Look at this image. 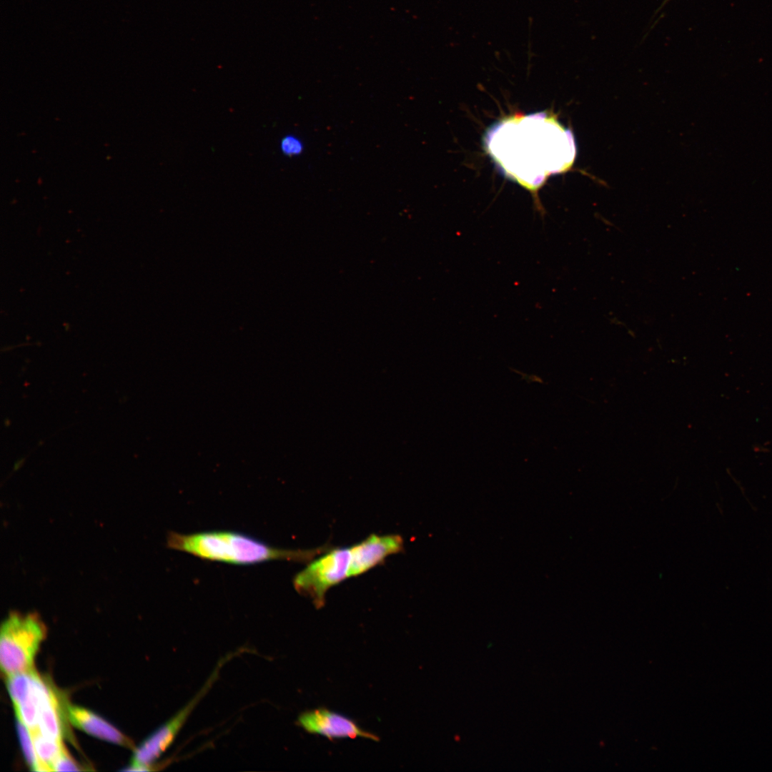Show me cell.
I'll return each mask as SVG.
<instances>
[{
  "mask_svg": "<svg viewBox=\"0 0 772 772\" xmlns=\"http://www.w3.org/2000/svg\"><path fill=\"white\" fill-rule=\"evenodd\" d=\"M486 142L503 171L534 194L548 175L568 169L576 153L571 132L543 112L503 121Z\"/></svg>",
  "mask_w": 772,
  "mask_h": 772,
  "instance_id": "6da1fadb",
  "label": "cell"
},
{
  "mask_svg": "<svg viewBox=\"0 0 772 772\" xmlns=\"http://www.w3.org/2000/svg\"><path fill=\"white\" fill-rule=\"evenodd\" d=\"M167 543L172 549L201 559L236 565L271 560L310 562L329 549L326 545L310 550L278 548L247 535L224 530L192 534L170 532Z\"/></svg>",
  "mask_w": 772,
  "mask_h": 772,
  "instance_id": "7a4b0ae2",
  "label": "cell"
},
{
  "mask_svg": "<svg viewBox=\"0 0 772 772\" xmlns=\"http://www.w3.org/2000/svg\"><path fill=\"white\" fill-rule=\"evenodd\" d=\"M46 628L34 613H11L0 632V666L5 676L34 670V658Z\"/></svg>",
  "mask_w": 772,
  "mask_h": 772,
  "instance_id": "3957f363",
  "label": "cell"
},
{
  "mask_svg": "<svg viewBox=\"0 0 772 772\" xmlns=\"http://www.w3.org/2000/svg\"><path fill=\"white\" fill-rule=\"evenodd\" d=\"M350 565V547L329 548L297 573L294 587L299 593L309 596L317 608H321L327 591L349 578Z\"/></svg>",
  "mask_w": 772,
  "mask_h": 772,
  "instance_id": "277c9868",
  "label": "cell"
},
{
  "mask_svg": "<svg viewBox=\"0 0 772 772\" xmlns=\"http://www.w3.org/2000/svg\"><path fill=\"white\" fill-rule=\"evenodd\" d=\"M231 658L229 654L221 659L203 687L189 702L134 750L132 765L139 766L146 771L150 770L152 764L173 743L189 714L217 680L221 667Z\"/></svg>",
  "mask_w": 772,
  "mask_h": 772,
  "instance_id": "5b68a950",
  "label": "cell"
},
{
  "mask_svg": "<svg viewBox=\"0 0 772 772\" xmlns=\"http://www.w3.org/2000/svg\"><path fill=\"white\" fill-rule=\"evenodd\" d=\"M404 549V540L398 534H371L350 547L349 578L357 577L382 564L390 555Z\"/></svg>",
  "mask_w": 772,
  "mask_h": 772,
  "instance_id": "8992f818",
  "label": "cell"
},
{
  "mask_svg": "<svg viewBox=\"0 0 772 772\" xmlns=\"http://www.w3.org/2000/svg\"><path fill=\"white\" fill-rule=\"evenodd\" d=\"M298 724L310 733H316L329 738L362 737L377 741L378 738L362 730L351 719L325 708H319L302 713Z\"/></svg>",
  "mask_w": 772,
  "mask_h": 772,
  "instance_id": "52a82bcc",
  "label": "cell"
},
{
  "mask_svg": "<svg viewBox=\"0 0 772 772\" xmlns=\"http://www.w3.org/2000/svg\"><path fill=\"white\" fill-rule=\"evenodd\" d=\"M66 715L69 722L85 733L110 743L132 748V741L106 720L82 707L66 704Z\"/></svg>",
  "mask_w": 772,
  "mask_h": 772,
  "instance_id": "ba28073f",
  "label": "cell"
},
{
  "mask_svg": "<svg viewBox=\"0 0 772 772\" xmlns=\"http://www.w3.org/2000/svg\"><path fill=\"white\" fill-rule=\"evenodd\" d=\"M39 693V730L44 736L62 741L64 729L59 701L52 688L39 676L37 679Z\"/></svg>",
  "mask_w": 772,
  "mask_h": 772,
  "instance_id": "9c48e42d",
  "label": "cell"
},
{
  "mask_svg": "<svg viewBox=\"0 0 772 772\" xmlns=\"http://www.w3.org/2000/svg\"><path fill=\"white\" fill-rule=\"evenodd\" d=\"M31 733L39 761L38 771H53V765L64 748L62 741L46 736L39 730Z\"/></svg>",
  "mask_w": 772,
  "mask_h": 772,
  "instance_id": "30bf717a",
  "label": "cell"
},
{
  "mask_svg": "<svg viewBox=\"0 0 772 772\" xmlns=\"http://www.w3.org/2000/svg\"><path fill=\"white\" fill-rule=\"evenodd\" d=\"M17 730L24 758L30 768L33 771H38L39 761L34 749L32 735L26 726L19 720H17Z\"/></svg>",
  "mask_w": 772,
  "mask_h": 772,
  "instance_id": "8fae6325",
  "label": "cell"
},
{
  "mask_svg": "<svg viewBox=\"0 0 772 772\" xmlns=\"http://www.w3.org/2000/svg\"><path fill=\"white\" fill-rule=\"evenodd\" d=\"M281 152L287 157H297L304 151V143L300 138L294 134H287L280 140Z\"/></svg>",
  "mask_w": 772,
  "mask_h": 772,
  "instance_id": "7c38bea8",
  "label": "cell"
},
{
  "mask_svg": "<svg viewBox=\"0 0 772 772\" xmlns=\"http://www.w3.org/2000/svg\"><path fill=\"white\" fill-rule=\"evenodd\" d=\"M79 765L69 755L64 748L53 765V771H79Z\"/></svg>",
  "mask_w": 772,
  "mask_h": 772,
  "instance_id": "4fadbf2b",
  "label": "cell"
},
{
  "mask_svg": "<svg viewBox=\"0 0 772 772\" xmlns=\"http://www.w3.org/2000/svg\"><path fill=\"white\" fill-rule=\"evenodd\" d=\"M668 1H670V0H665V1H664V4H665V3H666V2H668Z\"/></svg>",
  "mask_w": 772,
  "mask_h": 772,
  "instance_id": "5bb4252c",
  "label": "cell"
}]
</instances>
